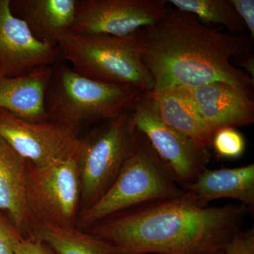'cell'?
<instances>
[{
	"mask_svg": "<svg viewBox=\"0 0 254 254\" xmlns=\"http://www.w3.org/2000/svg\"><path fill=\"white\" fill-rule=\"evenodd\" d=\"M145 93L153 100L164 123L189 137L200 148L208 150L212 148L213 135L182 87Z\"/></svg>",
	"mask_w": 254,
	"mask_h": 254,
	"instance_id": "obj_17",
	"label": "cell"
},
{
	"mask_svg": "<svg viewBox=\"0 0 254 254\" xmlns=\"http://www.w3.org/2000/svg\"><path fill=\"white\" fill-rule=\"evenodd\" d=\"M27 163L0 138V213H7L17 231L29 237L32 221L26 203Z\"/></svg>",
	"mask_w": 254,
	"mask_h": 254,
	"instance_id": "obj_15",
	"label": "cell"
},
{
	"mask_svg": "<svg viewBox=\"0 0 254 254\" xmlns=\"http://www.w3.org/2000/svg\"><path fill=\"white\" fill-rule=\"evenodd\" d=\"M53 66L18 77L0 76V108L33 123L47 121L45 97Z\"/></svg>",
	"mask_w": 254,
	"mask_h": 254,
	"instance_id": "obj_16",
	"label": "cell"
},
{
	"mask_svg": "<svg viewBox=\"0 0 254 254\" xmlns=\"http://www.w3.org/2000/svg\"><path fill=\"white\" fill-rule=\"evenodd\" d=\"M76 3L77 0H14L10 1V8L38 41L58 47L60 37L72 26Z\"/></svg>",
	"mask_w": 254,
	"mask_h": 254,
	"instance_id": "obj_14",
	"label": "cell"
},
{
	"mask_svg": "<svg viewBox=\"0 0 254 254\" xmlns=\"http://www.w3.org/2000/svg\"><path fill=\"white\" fill-rule=\"evenodd\" d=\"M166 0H77L70 31L123 37L151 26L168 8Z\"/></svg>",
	"mask_w": 254,
	"mask_h": 254,
	"instance_id": "obj_10",
	"label": "cell"
},
{
	"mask_svg": "<svg viewBox=\"0 0 254 254\" xmlns=\"http://www.w3.org/2000/svg\"><path fill=\"white\" fill-rule=\"evenodd\" d=\"M240 65L245 69V72L250 75L251 77H254V55H249L246 58L238 60Z\"/></svg>",
	"mask_w": 254,
	"mask_h": 254,
	"instance_id": "obj_25",
	"label": "cell"
},
{
	"mask_svg": "<svg viewBox=\"0 0 254 254\" xmlns=\"http://www.w3.org/2000/svg\"><path fill=\"white\" fill-rule=\"evenodd\" d=\"M185 194L170 167L138 132L134 147L116 180L99 199L82 210L78 224L82 228L90 227L135 207Z\"/></svg>",
	"mask_w": 254,
	"mask_h": 254,
	"instance_id": "obj_4",
	"label": "cell"
},
{
	"mask_svg": "<svg viewBox=\"0 0 254 254\" xmlns=\"http://www.w3.org/2000/svg\"><path fill=\"white\" fill-rule=\"evenodd\" d=\"M136 131L144 135L182 188L195 181L210 161L209 150L164 123L153 100L142 93L132 108Z\"/></svg>",
	"mask_w": 254,
	"mask_h": 254,
	"instance_id": "obj_8",
	"label": "cell"
},
{
	"mask_svg": "<svg viewBox=\"0 0 254 254\" xmlns=\"http://www.w3.org/2000/svg\"><path fill=\"white\" fill-rule=\"evenodd\" d=\"M0 138L38 167L78 155L81 140L77 130L49 121H27L1 108Z\"/></svg>",
	"mask_w": 254,
	"mask_h": 254,
	"instance_id": "obj_9",
	"label": "cell"
},
{
	"mask_svg": "<svg viewBox=\"0 0 254 254\" xmlns=\"http://www.w3.org/2000/svg\"><path fill=\"white\" fill-rule=\"evenodd\" d=\"M3 216L2 213H0V254H14L5 237L2 225Z\"/></svg>",
	"mask_w": 254,
	"mask_h": 254,
	"instance_id": "obj_24",
	"label": "cell"
},
{
	"mask_svg": "<svg viewBox=\"0 0 254 254\" xmlns=\"http://www.w3.org/2000/svg\"><path fill=\"white\" fill-rule=\"evenodd\" d=\"M232 5L245 23L250 36L254 38V0H230Z\"/></svg>",
	"mask_w": 254,
	"mask_h": 254,
	"instance_id": "obj_23",
	"label": "cell"
},
{
	"mask_svg": "<svg viewBox=\"0 0 254 254\" xmlns=\"http://www.w3.org/2000/svg\"><path fill=\"white\" fill-rule=\"evenodd\" d=\"M253 44L245 33H225L168 6L158 21L143 28L142 58L154 91L223 82L254 96V78L231 62L253 54Z\"/></svg>",
	"mask_w": 254,
	"mask_h": 254,
	"instance_id": "obj_1",
	"label": "cell"
},
{
	"mask_svg": "<svg viewBox=\"0 0 254 254\" xmlns=\"http://www.w3.org/2000/svg\"><path fill=\"white\" fill-rule=\"evenodd\" d=\"M251 213L242 204L203 207L188 193L112 215L90 227L118 254H208L223 250Z\"/></svg>",
	"mask_w": 254,
	"mask_h": 254,
	"instance_id": "obj_2",
	"label": "cell"
},
{
	"mask_svg": "<svg viewBox=\"0 0 254 254\" xmlns=\"http://www.w3.org/2000/svg\"><path fill=\"white\" fill-rule=\"evenodd\" d=\"M142 93L133 86L91 79L57 63L45 97L47 121L78 131L132 110Z\"/></svg>",
	"mask_w": 254,
	"mask_h": 254,
	"instance_id": "obj_3",
	"label": "cell"
},
{
	"mask_svg": "<svg viewBox=\"0 0 254 254\" xmlns=\"http://www.w3.org/2000/svg\"><path fill=\"white\" fill-rule=\"evenodd\" d=\"M208 254H223V250L218 251V252H213V253H210Z\"/></svg>",
	"mask_w": 254,
	"mask_h": 254,
	"instance_id": "obj_26",
	"label": "cell"
},
{
	"mask_svg": "<svg viewBox=\"0 0 254 254\" xmlns=\"http://www.w3.org/2000/svg\"><path fill=\"white\" fill-rule=\"evenodd\" d=\"M2 225L5 237L14 254H56L42 241L33 237L22 236L4 216Z\"/></svg>",
	"mask_w": 254,
	"mask_h": 254,
	"instance_id": "obj_20",
	"label": "cell"
},
{
	"mask_svg": "<svg viewBox=\"0 0 254 254\" xmlns=\"http://www.w3.org/2000/svg\"><path fill=\"white\" fill-rule=\"evenodd\" d=\"M31 237L46 243L56 254H118L109 242L76 227L34 222Z\"/></svg>",
	"mask_w": 254,
	"mask_h": 254,
	"instance_id": "obj_18",
	"label": "cell"
},
{
	"mask_svg": "<svg viewBox=\"0 0 254 254\" xmlns=\"http://www.w3.org/2000/svg\"><path fill=\"white\" fill-rule=\"evenodd\" d=\"M182 88L213 136L222 128L254 123L253 95L239 87L214 82L194 88Z\"/></svg>",
	"mask_w": 254,
	"mask_h": 254,
	"instance_id": "obj_12",
	"label": "cell"
},
{
	"mask_svg": "<svg viewBox=\"0 0 254 254\" xmlns=\"http://www.w3.org/2000/svg\"><path fill=\"white\" fill-rule=\"evenodd\" d=\"M61 58L59 47L38 41L26 23L15 16L10 0H0V76L18 77Z\"/></svg>",
	"mask_w": 254,
	"mask_h": 254,
	"instance_id": "obj_11",
	"label": "cell"
},
{
	"mask_svg": "<svg viewBox=\"0 0 254 254\" xmlns=\"http://www.w3.org/2000/svg\"><path fill=\"white\" fill-rule=\"evenodd\" d=\"M184 190L200 206L211 200L232 198L254 211V164L235 168H205L194 182Z\"/></svg>",
	"mask_w": 254,
	"mask_h": 254,
	"instance_id": "obj_13",
	"label": "cell"
},
{
	"mask_svg": "<svg viewBox=\"0 0 254 254\" xmlns=\"http://www.w3.org/2000/svg\"><path fill=\"white\" fill-rule=\"evenodd\" d=\"M175 9L194 15L203 24L221 25L232 34L247 31L230 0H169Z\"/></svg>",
	"mask_w": 254,
	"mask_h": 254,
	"instance_id": "obj_19",
	"label": "cell"
},
{
	"mask_svg": "<svg viewBox=\"0 0 254 254\" xmlns=\"http://www.w3.org/2000/svg\"><path fill=\"white\" fill-rule=\"evenodd\" d=\"M212 147L221 158L235 159L245 153L246 141L236 128H224L215 132Z\"/></svg>",
	"mask_w": 254,
	"mask_h": 254,
	"instance_id": "obj_21",
	"label": "cell"
},
{
	"mask_svg": "<svg viewBox=\"0 0 254 254\" xmlns=\"http://www.w3.org/2000/svg\"><path fill=\"white\" fill-rule=\"evenodd\" d=\"M143 28L123 37L68 31L58 42L61 58L82 76L145 93L153 91L154 83L143 62Z\"/></svg>",
	"mask_w": 254,
	"mask_h": 254,
	"instance_id": "obj_5",
	"label": "cell"
},
{
	"mask_svg": "<svg viewBox=\"0 0 254 254\" xmlns=\"http://www.w3.org/2000/svg\"><path fill=\"white\" fill-rule=\"evenodd\" d=\"M77 155L44 167L28 162L26 196L32 224L76 227L81 205Z\"/></svg>",
	"mask_w": 254,
	"mask_h": 254,
	"instance_id": "obj_7",
	"label": "cell"
},
{
	"mask_svg": "<svg viewBox=\"0 0 254 254\" xmlns=\"http://www.w3.org/2000/svg\"><path fill=\"white\" fill-rule=\"evenodd\" d=\"M105 122L81 140L77 163L82 210L93 205L111 187L138 136L131 110Z\"/></svg>",
	"mask_w": 254,
	"mask_h": 254,
	"instance_id": "obj_6",
	"label": "cell"
},
{
	"mask_svg": "<svg viewBox=\"0 0 254 254\" xmlns=\"http://www.w3.org/2000/svg\"><path fill=\"white\" fill-rule=\"evenodd\" d=\"M223 254H254V229L237 232L224 247Z\"/></svg>",
	"mask_w": 254,
	"mask_h": 254,
	"instance_id": "obj_22",
	"label": "cell"
}]
</instances>
